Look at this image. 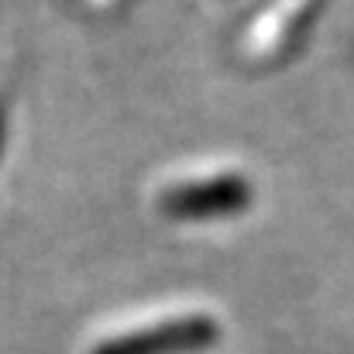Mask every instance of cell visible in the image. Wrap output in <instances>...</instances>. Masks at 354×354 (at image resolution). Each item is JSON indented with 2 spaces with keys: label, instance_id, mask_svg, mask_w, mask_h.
Returning <instances> with one entry per match:
<instances>
[{
  "label": "cell",
  "instance_id": "5",
  "mask_svg": "<svg viewBox=\"0 0 354 354\" xmlns=\"http://www.w3.org/2000/svg\"><path fill=\"white\" fill-rule=\"evenodd\" d=\"M210 3H221V0H210Z\"/></svg>",
  "mask_w": 354,
  "mask_h": 354
},
{
  "label": "cell",
  "instance_id": "4",
  "mask_svg": "<svg viewBox=\"0 0 354 354\" xmlns=\"http://www.w3.org/2000/svg\"><path fill=\"white\" fill-rule=\"evenodd\" d=\"M131 0H83V7H90V10H97V14H118V10H124Z\"/></svg>",
  "mask_w": 354,
  "mask_h": 354
},
{
  "label": "cell",
  "instance_id": "1",
  "mask_svg": "<svg viewBox=\"0 0 354 354\" xmlns=\"http://www.w3.org/2000/svg\"><path fill=\"white\" fill-rule=\"evenodd\" d=\"M254 203V176L221 155L183 158L148 183V210L172 224H207L244 214Z\"/></svg>",
  "mask_w": 354,
  "mask_h": 354
},
{
  "label": "cell",
  "instance_id": "3",
  "mask_svg": "<svg viewBox=\"0 0 354 354\" xmlns=\"http://www.w3.org/2000/svg\"><path fill=\"white\" fill-rule=\"evenodd\" d=\"M324 0H265L237 35V55L248 66H279L286 62L310 28L317 24Z\"/></svg>",
  "mask_w": 354,
  "mask_h": 354
},
{
  "label": "cell",
  "instance_id": "2",
  "mask_svg": "<svg viewBox=\"0 0 354 354\" xmlns=\"http://www.w3.org/2000/svg\"><path fill=\"white\" fill-rule=\"evenodd\" d=\"M217 337V317L200 303H165L111 324L90 354H172Z\"/></svg>",
  "mask_w": 354,
  "mask_h": 354
}]
</instances>
